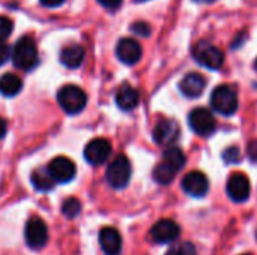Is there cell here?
I'll return each instance as SVG.
<instances>
[{"instance_id":"1","label":"cell","mask_w":257,"mask_h":255,"mask_svg":"<svg viewBox=\"0 0 257 255\" xmlns=\"http://www.w3.org/2000/svg\"><path fill=\"white\" fill-rule=\"evenodd\" d=\"M12 62L21 71H30L38 65V50L30 36H23L12 48Z\"/></svg>"},{"instance_id":"2","label":"cell","mask_w":257,"mask_h":255,"mask_svg":"<svg viewBox=\"0 0 257 255\" xmlns=\"http://www.w3.org/2000/svg\"><path fill=\"white\" fill-rule=\"evenodd\" d=\"M57 102L68 114H78L87 104V96L83 89L74 84L63 86L57 93Z\"/></svg>"},{"instance_id":"3","label":"cell","mask_w":257,"mask_h":255,"mask_svg":"<svg viewBox=\"0 0 257 255\" xmlns=\"http://www.w3.org/2000/svg\"><path fill=\"white\" fill-rule=\"evenodd\" d=\"M105 177H107V182L111 188H114V189L125 188L131 179V164H130L128 158L125 155L116 156L108 164Z\"/></svg>"},{"instance_id":"4","label":"cell","mask_w":257,"mask_h":255,"mask_svg":"<svg viewBox=\"0 0 257 255\" xmlns=\"http://www.w3.org/2000/svg\"><path fill=\"white\" fill-rule=\"evenodd\" d=\"M211 105L215 111H218L224 116H230V114L236 113V110H238L236 92L227 84H221V86L215 87L211 95Z\"/></svg>"},{"instance_id":"5","label":"cell","mask_w":257,"mask_h":255,"mask_svg":"<svg viewBox=\"0 0 257 255\" xmlns=\"http://www.w3.org/2000/svg\"><path fill=\"white\" fill-rule=\"evenodd\" d=\"M193 56L200 65H203L209 69H220L224 63L223 51L206 41H202L194 47Z\"/></svg>"},{"instance_id":"6","label":"cell","mask_w":257,"mask_h":255,"mask_svg":"<svg viewBox=\"0 0 257 255\" xmlns=\"http://www.w3.org/2000/svg\"><path fill=\"white\" fill-rule=\"evenodd\" d=\"M188 123L191 129L200 137H209L217 129L215 117L206 108H194L188 116Z\"/></svg>"},{"instance_id":"7","label":"cell","mask_w":257,"mask_h":255,"mask_svg":"<svg viewBox=\"0 0 257 255\" xmlns=\"http://www.w3.org/2000/svg\"><path fill=\"white\" fill-rule=\"evenodd\" d=\"M24 237H26V243L32 249H41V248H44L45 243L48 242V230H47L45 222L41 218H32V219H29V222L26 225Z\"/></svg>"},{"instance_id":"8","label":"cell","mask_w":257,"mask_h":255,"mask_svg":"<svg viewBox=\"0 0 257 255\" xmlns=\"http://www.w3.org/2000/svg\"><path fill=\"white\" fill-rule=\"evenodd\" d=\"M48 174L51 176V179L57 183H68L75 177V164L68 159L66 156H59L54 158L47 168Z\"/></svg>"},{"instance_id":"9","label":"cell","mask_w":257,"mask_h":255,"mask_svg":"<svg viewBox=\"0 0 257 255\" xmlns=\"http://www.w3.org/2000/svg\"><path fill=\"white\" fill-rule=\"evenodd\" d=\"M110 155H111V144L105 138H95L90 143H87L84 149V158L92 165L104 164Z\"/></svg>"},{"instance_id":"10","label":"cell","mask_w":257,"mask_h":255,"mask_svg":"<svg viewBox=\"0 0 257 255\" xmlns=\"http://www.w3.org/2000/svg\"><path fill=\"white\" fill-rule=\"evenodd\" d=\"M179 233H181V228L175 221L161 219L152 227L151 237L157 243H172L178 239Z\"/></svg>"},{"instance_id":"11","label":"cell","mask_w":257,"mask_h":255,"mask_svg":"<svg viewBox=\"0 0 257 255\" xmlns=\"http://www.w3.org/2000/svg\"><path fill=\"white\" fill-rule=\"evenodd\" d=\"M182 189L191 197H196V198L205 197L209 189L208 177L202 171H190L182 179Z\"/></svg>"},{"instance_id":"12","label":"cell","mask_w":257,"mask_h":255,"mask_svg":"<svg viewBox=\"0 0 257 255\" xmlns=\"http://www.w3.org/2000/svg\"><path fill=\"white\" fill-rule=\"evenodd\" d=\"M250 191H251L250 180L242 173H235V174H232L229 177V180H227V194L233 201H236V203L247 201L248 197H250Z\"/></svg>"},{"instance_id":"13","label":"cell","mask_w":257,"mask_h":255,"mask_svg":"<svg viewBox=\"0 0 257 255\" xmlns=\"http://www.w3.org/2000/svg\"><path fill=\"white\" fill-rule=\"evenodd\" d=\"M142 45L133 38H123L116 45V56L126 65H134L142 59Z\"/></svg>"},{"instance_id":"14","label":"cell","mask_w":257,"mask_h":255,"mask_svg":"<svg viewBox=\"0 0 257 255\" xmlns=\"http://www.w3.org/2000/svg\"><path fill=\"white\" fill-rule=\"evenodd\" d=\"M179 125L175 120H161L154 128V140L160 146H172L179 138Z\"/></svg>"},{"instance_id":"15","label":"cell","mask_w":257,"mask_h":255,"mask_svg":"<svg viewBox=\"0 0 257 255\" xmlns=\"http://www.w3.org/2000/svg\"><path fill=\"white\" fill-rule=\"evenodd\" d=\"M99 245L105 255H119L122 249V237L113 227H105L99 231Z\"/></svg>"},{"instance_id":"16","label":"cell","mask_w":257,"mask_h":255,"mask_svg":"<svg viewBox=\"0 0 257 255\" xmlns=\"http://www.w3.org/2000/svg\"><path fill=\"white\" fill-rule=\"evenodd\" d=\"M205 87H206V80H205L203 75H200L197 72L188 74L179 83V89H181V92L187 98H197V96H200L203 93Z\"/></svg>"},{"instance_id":"17","label":"cell","mask_w":257,"mask_h":255,"mask_svg":"<svg viewBox=\"0 0 257 255\" xmlns=\"http://www.w3.org/2000/svg\"><path fill=\"white\" fill-rule=\"evenodd\" d=\"M84 56H86V51H84V48L81 45L71 44V45H66L62 50V53H60V62L66 68L75 69V68H78L83 63Z\"/></svg>"},{"instance_id":"18","label":"cell","mask_w":257,"mask_h":255,"mask_svg":"<svg viewBox=\"0 0 257 255\" xmlns=\"http://www.w3.org/2000/svg\"><path fill=\"white\" fill-rule=\"evenodd\" d=\"M139 101H140V95L133 86H128V84L122 86L116 93V104L123 111H130L136 108L139 105Z\"/></svg>"},{"instance_id":"19","label":"cell","mask_w":257,"mask_h":255,"mask_svg":"<svg viewBox=\"0 0 257 255\" xmlns=\"http://www.w3.org/2000/svg\"><path fill=\"white\" fill-rule=\"evenodd\" d=\"M23 89V81L18 75L12 72H6L5 75L0 77V93L3 96L12 98L18 95Z\"/></svg>"},{"instance_id":"20","label":"cell","mask_w":257,"mask_h":255,"mask_svg":"<svg viewBox=\"0 0 257 255\" xmlns=\"http://www.w3.org/2000/svg\"><path fill=\"white\" fill-rule=\"evenodd\" d=\"M178 171L179 170L176 167H173L172 164H169L167 161L163 159V162L158 164L155 167V170H154V179L160 185H169L175 179V176L178 174Z\"/></svg>"},{"instance_id":"21","label":"cell","mask_w":257,"mask_h":255,"mask_svg":"<svg viewBox=\"0 0 257 255\" xmlns=\"http://www.w3.org/2000/svg\"><path fill=\"white\" fill-rule=\"evenodd\" d=\"M32 185L35 186V189L38 191H42V192H47V191H51L54 188V180L51 179V176L48 174L47 170H36L33 174H32Z\"/></svg>"},{"instance_id":"22","label":"cell","mask_w":257,"mask_h":255,"mask_svg":"<svg viewBox=\"0 0 257 255\" xmlns=\"http://www.w3.org/2000/svg\"><path fill=\"white\" fill-rule=\"evenodd\" d=\"M80 210H81V204H80V201H78L77 198H68V200H65V203L62 204V212H63V215H65L66 218H69V219L75 218V216L80 213Z\"/></svg>"},{"instance_id":"23","label":"cell","mask_w":257,"mask_h":255,"mask_svg":"<svg viewBox=\"0 0 257 255\" xmlns=\"http://www.w3.org/2000/svg\"><path fill=\"white\" fill-rule=\"evenodd\" d=\"M166 255H197V252H196V248H194L193 243H190V242H182V243H179V245L170 248Z\"/></svg>"},{"instance_id":"24","label":"cell","mask_w":257,"mask_h":255,"mask_svg":"<svg viewBox=\"0 0 257 255\" xmlns=\"http://www.w3.org/2000/svg\"><path fill=\"white\" fill-rule=\"evenodd\" d=\"M223 159H224V162H227V164H236V162H239V161H241V152H239V149L235 147V146L227 147V149L223 152Z\"/></svg>"},{"instance_id":"25","label":"cell","mask_w":257,"mask_h":255,"mask_svg":"<svg viewBox=\"0 0 257 255\" xmlns=\"http://www.w3.org/2000/svg\"><path fill=\"white\" fill-rule=\"evenodd\" d=\"M12 21L8 17L0 15V41H5L11 33H12Z\"/></svg>"},{"instance_id":"26","label":"cell","mask_w":257,"mask_h":255,"mask_svg":"<svg viewBox=\"0 0 257 255\" xmlns=\"http://www.w3.org/2000/svg\"><path fill=\"white\" fill-rule=\"evenodd\" d=\"M131 30H133L136 35H139V36H145V38L151 35V27H149V24H148V23H143V21L134 23V24L131 26Z\"/></svg>"},{"instance_id":"27","label":"cell","mask_w":257,"mask_h":255,"mask_svg":"<svg viewBox=\"0 0 257 255\" xmlns=\"http://www.w3.org/2000/svg\"><path fill=\"white\" fill-rule=\"evenodd\" d=\"M9 57H11V48H9V45L5 44L3 41H0V66L5 65Z\"/></svg>"},{"instance_id":"28","label":"cell","mask_w":257,"mask_h":255,"mask_svg":"<svg viewBox=\"0 0 257 255\" xmlns=\"http://www.w3.org/2000/svg\"><path fill=\"white\" fill-rule=\"evenodd\" d=\"M248 156L253 162H257V138L256 140H251L248 143Z\"/></svg>"},{"instance_id":"29","label":"cell","mask_w":257,"mask_h":255,"mask_svg":"<svg viewBox=\"0 0 257 255\" xmlns=\"http://www.w3.org/2000/svg\"><path fill=\"white\" fill-rule=\"evenodd\" d=\"M104 8H108V9H116L120 3H122V0H98Z\"/></svg>"},{"instance_id":"30","label":"cell","mask_w":257,"mask_h":255,"mask_svg":"<svg viewBox=\"0 0 257 255\" xmlns=\"http://www.w3.org/2000/svg\"><path fill=\"white\" fill-rule=\"evenodd\" d=\"M44 6H47V8H57V6H60L65 0H39Z\"/></svg>"},{"instance_id":"31","label":"cell","mask_w":257,"mask_h":255,"mask_svg":"<svg viewBox=\"0 0 257 255\" xmlns=\"http://www.w3.org/2000/svg\"><path fill=\"white\" fill-rule=\"evenodd\" d=\"M5 134H6V122H5V119L0 117V140L5 137Z\"/></svg>"},{"instance_id":"32","label":"cell","mask_w":257,"mask_h":255,"mask_svg":"<svg viewBox=\"0 0 257 255\" xmlns=\"http://www.w3.org/2000/svg\"><path fill=\"white\" fill-rule=\"evenodd\" d=\"M194 2H197V3H212L215 0H194Z\"/></svg>"},{"instance_id":"33","label":"cell","mask_w":257,"mask_h":255,"mask_svg":"<svg viewBox=\"0 0 257 255\" xmlns=\"http://www.w3.org/2000/svg\"><path fill=\"white\" fill-rule=\"evenodd\" d=\"M137 2H146V0H137Z\"/></svg>"},{"instance_id":"34","label":"cell","mask_w":257,"mask_h":255,"mask_svg":"<svg viewBox=\"0 0 257 255\" xmlns=\"http://www.w3.org/2000/svg\"><path fill=\"white\" fill-rule=\"evenodd\" d=\"M256 68H257V60H256Z\"/></svg>"},{"instance_id":"35","label":"cell","mask_w":257,"mask_h":255,"mask_svg":"<svg viewBox=\"0 0 257 255\" xmlns=\"http://www.w3.org/2000/svg\"><path fill=\"white\" fill-rule=\"evenodd\" d=\"M244 255H250V254H244Z\"/></svg>"}]
</instances>
